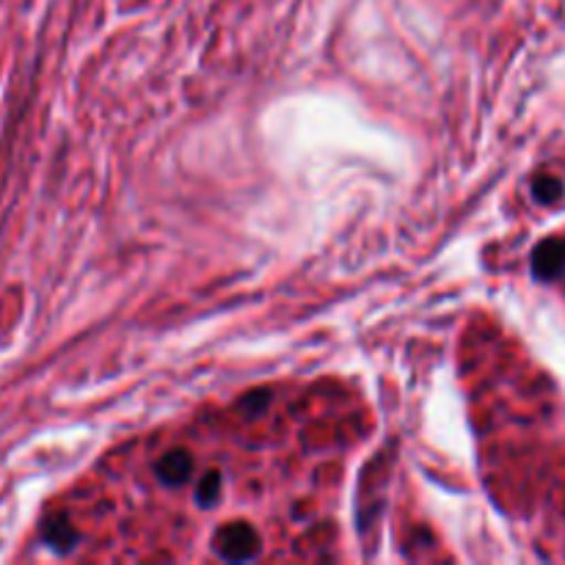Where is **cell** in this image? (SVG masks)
I'll return each instance as SVG.
<instances>
[{"label":"cell","mask_w":565,"mask_h":565,"mask_svg":"<svg viewBox=\"0 0 565 565\" xmlns=\"http://www.w3.org/2000/svg\"><path fill=\"white\" fill-rule=\"evenodd\" d=\"M221 486H224V478H221L218 472L204 475L196 486V505L204 508V511L215 508V502H218L221 497Z\"/></svg>","instance_id":"5b68a950"},{"label":"cell","mask_w":565,"mask_h":565,"mask_svg":"<svg viewBox=\"0 0 565 565\" xmlns=\"http://www.w3.org/2000/svg\"><path fill=\"white\" fill-rule=\"evenodd\" d=\"M193 472V458L191 452L185 450H174L166 452L163 458L154 461V478L160 480L163 486H182Z\"/></svg>","instance_id":"7a4b0ae2"},{"label":"cell","mask_w":565,"mask_h":565,"mask_svg":"<svg viewBox=\"0 0 565 565\" xmlns=\"http://www.w3.org/2000/svg\"><path fill=\"white\" fill-rule=\"evenodd\" d=\"M215 552L232 563L254 561L259 552L257 533L248 524H230V527H224L215 535Z\"/></svg>","instance_id":"6da1fadb"},{"label":"cell","mask_w":565,"mask_h":565,"mask_svg":"<svg viewBox=\"0 0 565 565\" xmlns=\"http://www.w3.org/2000/svg\"><path fill=\"white\" fill-rule=\"evenodd\" d=\"M533 270L541 279H555L565 270V241H546L535 248Z\"/></svg>","instance_id":"3957f363"},{"label":"cell","mask_w":565,"mask_h":565,"mask_svg":"<svg viewBox=\"0 0 565 565\" xmlns=\"http://www.w3.org/2000/svg\"><path fill=\"white\" fill-rule=\"evenodd\" d=\"M42 541L50 546V550L66 555V552L75 546L77 535H75V530H72L70 522H64V519H50V522H44V527H42Z\"/></svg>","instance_id":"277c9868"}]
</instances>
